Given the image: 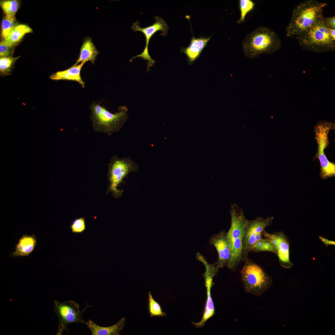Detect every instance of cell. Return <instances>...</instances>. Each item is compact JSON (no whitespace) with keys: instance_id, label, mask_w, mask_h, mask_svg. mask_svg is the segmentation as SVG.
Here are the masks:
<instances>
[{"instance_id":"cell-1","label":"cell","mask_w":335,"mask_h":335,"mask_svg":"<svg viewBox=\"0 0 335 335\" xmlns=\"http://www.w3.org/2000/svg\"><path fill=\"white\" fill-rule=\"evenodd\" d=\"M327 5L316 0H306L298 3L293 10L286 26V36L296 37L320 21Z\"/></svg>"},{"instance_id":"cell-2","label":"cell","mask_w":335,"mask_h":335,"mask_svg":"<svg viewBox=\"0 0 335 335\" xmlns=\"http://www.w3.org/2000/svg\"><path fill=\"white\" fill-rule=\"evenodd\" d=\"M282 47L280 39L278 34L269 28L258 27L246 36L241 43L245 56L254 58L263 54H272Z\"/></svg>"},{"instance_id":"cell-3","label":"cell","mask_w":335,"mask_h":335,"mask_svg":"<svg viewBox=\"0 0 335 335\" xmlns=\"http://www.w3.org/2000/svg\"><path fill=\"white\" fill-rule=\"evenodd\" d=\"M322 19L309 29L296 37L299 44L304 50L317 53L332 51L335 50V29L326 26Z\"/></svg>"},{"instance_id":"cell-4","label":"cell","mask_w":335,"mask_h":335,"mask_svg":"<svg viewBox=\"0 0 335 335\" xmlns=\"http://www.w3.org/2000/svg\"><path fill=\"white\" fill-rule=\"evenodd\" d=\"M230 213L231 224L226 234L230 251L227 267L233 270L236 267L242 257L244 230L248 220L245 217L243 210L236 203L231 205Z\"/></svg>"},{"instance_id":"cell-5","label":"cell","mask_w":335,"mask_h":335,"mask_svg":"<svg viewBox=\"0 0 335 335\" xmlns=\"http://www.w3.org/2000/svg\"><path fill=\"white\" fill-rule=\"evenodd\" d=\"M91 119L95 132H102L108 135L119 131L126 122L127 110L122 107L116 113L110 112L99 104L93 103L91 106Z\"/></svg>"},{"instance_id":"cell-6","label":"cell","mask_w":335,"mask_h":335,"mask_svg":"<svg viewBox=\"0 0 335 335\" xmlns=\"http://www.w3.org/2000/svg\"><path fill=\"white\" fill-rule=\"evenodd\" d=\"M138 166L130 156L120 158L116 155H114L108 164L107 178L109 182L107 189V194L111 193L116 199H118L122 195L123 190L118 189V187L123 180L129 173L136 172Z\"/></svg>"},{"instance_id":"cell-7","label":"cell","mask_w":335,"mask_h":335,"mask_svg":"<svg viewBox=\"0 0 335 335\" xmlns=\"http://www.w3.org/2000/svg\"><path fill=\"white\" fill-rule=\"evenodd\" d=\"M241 280L246 292L260 296L272 284L271 278L259 266L251 262L246 263L241 271Z\"/></svg>"},{"instance_id":"cell-8","label":"cell","mask_w":335,"mask_h":335,"mask_svg":"<svg viewBox=\"0 0 335 335\" xmlns=\"http://www.w3.org/2000/svg\"><path fill=\"white\" fill-rule=\"evenodd\" d=\"M335 124L332 122L319 121L314 126L315 137L317 144V152L315 158L318 159L320 163V175L323 179L334 176L335 164L328 159L325 149L329 144L328 135L330 130L335 129Z\"/></svg>"},{"instance_id":"cell-9","label":"cell","mask_w":335,"mask_h":335,"mask_svg":"<svg viewBox=\"0 0 335 335\" xmlns=\"http://www.w3.org/2000/svg\"><path fill=\"white\" fill-rule=\"evenodd\" d=\"M54 311L59 319V325L56 335H61L66 329L67 325L72 323L86 324L87 321L82 318V315L88 307L91 306L86 304L84 309L79 310L78 304L72 300L60 302L53 300Z\"/></svg>"},{"instance_id":"cell-10","label":"cell","mask_w":335,"mask_h":335,"mask_svg":"<svg viewBox=\"0 0 335 335\" xmlns=\"http://www.w3.org/2000/svg\"><path fill=\"white\" fill-rule=\"evenodd\" d=\"M155 22L152 25L144 28L140 26L139 21H137L133 24L131 29L135 32L139 31L142 32L145 35V48L140 54L137 55L131 59V61L137 57H140L141 58L148 61L147 70L149 71L150 67L153 66L155 64V61L150 56L148 51V45L150 39L151 37L159 30L162 32L161 35L165 36L168 33L169 27L166 22L161 17L155 16L154 18Z\"/></svg>"},{"instance_id":"cell-11","label":"cell","mask_w":335,"mask_h":335,"mask_svg":"<svg viewBox=\"0 0 335 335\" xmlns=\"http://www.w3.org/2000/svg\"><path fill=\"white\" fill-rule=\"evenodd\" d=\"M198 259L204 264L206 269L204 277L206 288L207 299L201 320L198 323H192L197 328H201L204 326L207 321L215 314L214 306L212 297L211 290L213 285V278L217 274L218 269L216 266L208 263L202 255L199 256Z\"/></svg>"},{"instance_id":"cell-12","label":"cell","mask_w":335,"mask_h":335,"mask_svg":"<svg viewBox=\"0 0 335 335\" xmlns=\"http://www.w3.org/2000/svg\"><path fill=\"white\" fill-rule=\"evenodd\" d=\"M272 217L263 218L258 217L248 221L245 228L243 239V250L248 251L250 248L262 238V233L265 228L271 223Z\"/></svg>"},{"instance_id":"cell-13","label":"cell","mask_w":335,"mask_h":335,"mask_svg":"<svg viewBox=\"0 0 335 335\" xmlns=\"http://www.w3.org/2000/svg\"><path fill=\"white\" fill-rule=\"evenodd\" d=\"M262 234L275 248L283 266L286 268H291L292 264L289 259V244L284 235L279 233L269 234L265 231Z\"/></svg>"},{"instance_id":"cell-14","label":"cell","mask_w":335,"mask_h":335,"mask_svg":"<svg viewBox=\"0 0 335 335\" xmlns=\"http://www.w3.org/2000/svg\"><path fill=\"white\" fill-rule=\"evenodd\" d=\"M211 243L216 248L218 256L217 267L219 269L227 266L230 257V251L226 234L224 233L217 234L211 238Z\"/></svg>"},{"instance_id":"cell-15","label":"cell","mask_w":335,"mask_h":335,"mask_svg":"<svg viewBox=\"0 0 335 335\" xmlns=\"http://www.w3.org/2000/svg\"><path fill=\"white\" fill-rule=\"evenodd\" d=\"M125 320L123 317L114 324L107 327L98 325L90 319L85 324L92 335H118L124 328Z\"/></svg>"},{"instance_id":"cell-16","label":"cell","mask_w":335,"mask_h":335,"mask_svg":"<svg viewBox=\"0 0 335 335\" xmlns=\"http://www.w3.org/2000/svg\"><path fill=\"white\" fill-rule=\"evenodd\" d=\"M37 243L34 235L23 234L15 246V250L11 254V257L28 256L34 250Z\"/></svg>"},{"instance_id":"cell-17","label":"cell","mask_w":335,"mask_h":335,"mask_svg":"<svg viewBox=\"0 0 335 335\" xmlns=\"http://www.w3.org/2000/svg\"><path fill=\"white\" fill-rule=\"evenodd\" d=\"M85 63L83 62L78 65H74L65 70L57 72L51 75L50 78L53 80H66L75 81L84 87L85 83L81 78L80 72Z\"/></svg>"},{"instance_id":"cell-18","label":"cell","mask_w":335,"mask_h":335,"mask_svg":"<svg viewBox=\"0 0 335 335\" xmlns=\"http://www.w3.org/2000/svg\"><path fill=\"white\" fill-rule=\"evenodd\" d=\"M211 37L195 38L193 37L188 47L184 48L183 51L187 56L190 63L198 58L201 52L210 40Z\"/></svg>"},{"instance_id":"cell-19","label":"cell","mask_w":335,"mask_h":335,"mask_svg":"<svg viewBox=\"0 0 335 335\" xmlns=\"http://www.w3.org/2000/svg\"><path fill=\"white\" fill-rule=\"evenodd\" d=\"M98 53L91 39H86L81 48L79 57L74 65H77L80 62L89 61L94 63Z\"/></svg>"},{"instance_id":"cell-20","label":"cell","mask_w":335,"mask_h":335,"mask_svg":"<svg viewBox=\"0 0 335 335\" xmlns=\"http://www.w3.org/2000/svg\"><path fill=\"white\" fill-rule=\"evenodd\" d=\"M32 31L31 28L26 25H17L9 33L3 40L14 47L20 41L25 34Z\"/></svg>"},{"instance_id":"cell-21","label":"cell","mask_w":335,"mask_h":335,"mask_svg":"<svg viewBox=\"0 0 335 335\" xmlns=\"http://www.w3.org/2000/svg\"><path fill=\"white\" fill-rule=\"evenodd\" d=\"M0 6L6 16L15 17L19 8L20 2L18 0H4L0 2Z\"/></svg>"},{"instance_id":"cell-22","label":"cell","mask_w":335,"mask_h":335,"mask_svg":"<svg viewBox=\"0 0 335 335\" xmlns=\"http://www.w3.org/2000/svg\"><path fill=\"white\" fill-rule=\"evenodd\" d=\"M19 57H14L10 56L0 58V74L4 76L10 75L14 63Z\"/></svg>"},{"instance_id":"cell-23","label":"cell","mask_w":335,"mask_h":335,"mask_svg":"<svg viewBox=\"0 0 335 335\" xmlns=\"http://www.w3.org/2000/svg\"><path fill=\"white\" fill-rule=\"evenodd\" d=\"M148 309L151 317L166 316V313L163 312L159 303L153 298L150 292H148Z\"/></svg>"},{"instance_id":"cell-24","label":"cell","mask_w":335,"mask_h":335,"mask_svg":"<svg viewBox=\"0 0 335 335\" xmlns=\"http://www.w3.org/2000/svg\"><path fill=\"white\" fill-rule=\"evenodd\" d=\"M239 2L240 17L238 20L237 23L241 24L245 22L246 16L249 12L253 9L255 4L251 0H239Z\"/></svg>"},{"instance_id":"cell-25","label":"cell","mask_w":335,"mask_h":335,"mask_svg":"<svg viewBox=\"0 0 335 335\" xmlns=\"http://www.w3.org/2000/svg\"><path fill=\"white\" fill-rule=\"evenodd\" d=\"M268 251L277 254V251L273 244L266 239L261 238L249 248V251Z\"/></svg>"},{"instance_id":"cell-26","label":"cell","mask_w":335,"mask_h":335,"mask_svg":"<svg viewBox=\"0 0 335 335\" xmlns=\"http://www.w3.org/2000/svg\"><path fill=\"white\" fill-rule=\"evenodd\" d=\"M17 25L15 17H11L5 16L2 20V23L1 36L3 39Z\"/></svg>"},{"instance_id":"cell-27","label":"cell","mask_w":335,"mask_h":335,"mask_svg":"<svg viewBox=\"0 0 335 335\" xmlns=\"http://www.w3.org/2000/svg\"><path fill=\"white\" fill-rule=\"evenodd\" d=\"M71 232L74 233H82L86 228L85 219L83 217H81L74 219L69 226Z\"/></svg>"},{"instance_id":"cell-28","label":"cell","mask_w":335,"mask_h":335,"mask_svg":"<svg viewBox=\"0 0 335 335\" xmlns=\"http://www.w3.org/2000/svg\"><path fill=\"white\" fill-rule=\"evenodd\" d=\"M13 47L7 43L5 40L2 41L0 43V58L12 56Z\"/></svg>"},{"instance_id":"cell-29","label":"cell","mask_w":335,"mask_h":335,"mask_svg":"<svg viewBox=\"0 0 335 335\" xmlns=\"http://www.w3.org/2000/svg\"><path fill=\"white\" fill-rule=\"evenodd\" d=\"M324 24L328 27L332 29H335V16L329 17H324L322 19Z\"/></svg>"},{"instance_id":"cell-30","label":"cell","mask_w":335,"mask_h":335,"mask_svg":"<svg viewBox=\"0 0 335 335\" xmlns=\"http://www.w3.org/2000/svg\"><path fill=\"white\" fill-rule=\"evenodd\" d=\"M319 238L327 246L329 245H334L335 244V242L334 241L329 240L321 236L319 237Z\"/></svg>"}]
</instances>
